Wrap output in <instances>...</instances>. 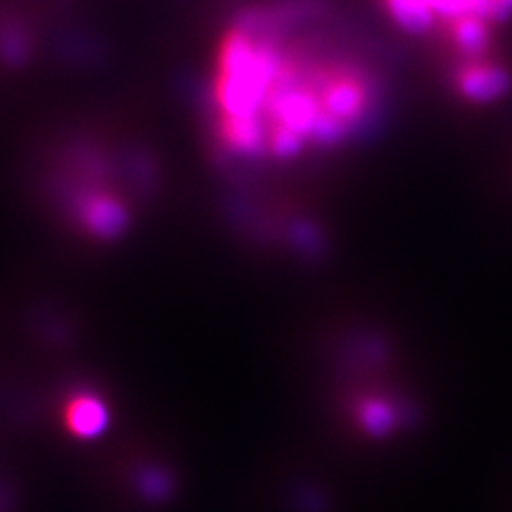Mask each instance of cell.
Returning a JSON list of instances; mask_svg holds the SVG:
<instances>
[{"label": "cell", "instance_id": "7a4b0ae2", "mask_svg": "<svg viewBox=\"0 0 512 512\" xmlns=\"http://www.w3.org/2000/svg\"><path fill=\"white\" fill-rule=\"evenodd\" d=\"M18 179L35 217L86 251H109L135 236L165 183L152 150L105 133L44 143L21 164Z\"/></svg>", "mask_w": 512, "mask_h": 512}, {"label": "cell", "instance_id": "277c9868", "mask_svg": "<svg viewBox=\"0 0 512 512\" xmlns=\"http://www.w3.org/2000/svg\"><path fill=\"white\" fill-rule=\"evenodd\" d=\"M459 95L471 101H492L501 97L509 86V74L505 67L495 63L492 59L478 57L467 61L459 69L458 78Z\"/></svg>", "mask_w": 512, "mask_h": 512}, {"label": "cell", "instance_id": "8992f818", "mask_svg": "<svg viewBox=\"0 0 512 512\" xmlns=\"http://www.w3.org/2000/svg\"><path fill=\"white\" fill-rule=\"evenodd\" d=\"M492 10H494L497 23L503 21L512 12V0H492Z\"/></svg>", "mask_w": 512, "mask_h": 512}, {"label": "cell", "instance_id": "5b68a950", "mask_svg": "<svg viewBox=\"0 0 512 512\" xmlns=\"http://www.w3.org/2000/svg\"><path fill=\"white\" fill-rule=\"evenodd\" d=\"M361 420L370 431H382L393 420V414L382 401H370L361 410Z\"/></svg>", "mask_w": 512, "mask_h": 512}, {"label": "cell", "instance_id": "6da1fadb", "mask_svg": "<svg viewBox=\"0 0 512 512\" xmlns=\"http://www.w3.org/2000/svg\"><path fill=\"white\" fill-rule=\"evenodd\" d=\"M285 38L270 14H249L220 38L203 105L219 164L291 160L346 135L332 92L348 65L308 59Z\"/></svg>", "mask_w": 512, "mask_h": 512}, {"label": "cell", "instance_id": "3957f363", "mask_svg": "<svg viewBox=\"0 0 512 512\" xmlns=\"http://www.w3.org/2000/svg\"><path fill=\"white\" fill-rule=\"evenodd\" d=\"M385 12L410 33L433 27L448 29L461 19L484 18L497 23L492 0H384Z\"/></svg>", "mask_w": 512, "mask_h": 512}]
</instances>
